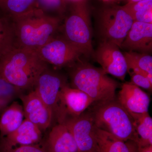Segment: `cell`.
Here are the masks:
<instances>
[{
    "instance_id": "cell-1",
    "label": "cell",
    "mask_w": 152,
    "mask_h": 152,
    "mask_svg": "<svg viewBox=\"0 0 152 152\" xmlns=\"http://www.w3.org/2000/svg\"><path fill=\"white\" fill-rule=\"evenodd\" d=\"M48 65L36 50L14 46L0 56V75L23 91L33 89Z\"/></svg>"
},
{
    "instance_id": "cell-2",
    "label": "cell",
    "mask_w": 152,
    "mask_h": 152,
    "mask_svg": "<svg viewBox=\"0 0 152 152\" xmlns=\"http://www.w3.org/2000/svg\"><path fill=\"white\" fill-rule=\"evenodd\" d=\"M62 19L48 15L36 8L11 20L15 46L38 50L60 30Z\"/></svg>"
},
{
    "instance_id": "cell-3",
    "label": "cell",
    "mask_w": 152,
    "mask_h": 152,
    "mask_svg": "<svg viewBox=\"0 0 152 152\" xmlns=\"http://www.w3.org/2000/svg\"><path fill=\"white\" fill-rule=\"evenodd\" d=\"M89 112L95 126L124 142L137 144L139 137L132 115L118 100L96 103Z\"/></svg>"
},
{
    "instance_id": "cell-4",
    "label": "cell",
    "mask_w": 152,
    "mask_h": 152,
    "mask_svg": "<svg viewBox=\"0 0 152 152\" xmlns=\"http://www.w3.org/2000/svg\"><path fill=\"white\" fill-rule=\"evenodd\" d=\"M70 67L72 88L86 94L94 102H102L116 99V91L119 84L107 75L102 69L89 64L75 63Z\"/></svg>"
},
{
    "instance_id": "cell-5",
    "label": "cell",
    "mask_w": 152,
    "mask_h": 152,
    "mask_svg": "<svg viewBox=\"0 0 152 152\" xmlns=\"http://www.w3.org/2000/svg\"><path fill=\"white\" fill-rule=\"evenodd\" d=\"M71 2L60 28L62 31V37L80 49L83 55L93 56L91 17L86 0Z\"/></svg>"
},
{
    "instance_id": "cell-6",
    "label": "cell",
    "mask_w": 152,
    "mask_h": 152,
    "mask_svg": "<svg viewBox=\"0 0 152 152\" xmlns=\"http://www.w3.org/2000/svg\"><path fill=\"white\" fill-rule=\"evenodd\" d=\"M134 20L123 6H107L101 10L98 20L102 41L110 42L121 48Z\"/></svg>"
},
{
    "instance_id": "cell-7",
    "label": "cell",
    "mask_w": 152,
    "mask_h": 152,
    "mask_svg": "<svg viewBox=\"0 0 152 152\" xmlns=\"http://www.w3.org/2000/svg\"><path fill=\"white\" fill-rule=\"evenodd\" d=\"M47 63L58 67H70L83 54L81 51L62 37L55 36L38 50Z\"/></svg>"
},
{
    "instance_id": "cell-8",
    "label": "cell",
    "mask_w": 152,
    "mask_h": 152,
    "mask_svg": "<svg viewBox=\"0 0 152 152\" xmlns=\"http://www.w3.org/2000/svg\"><path fill=\"white\" fill-rule=\"evenodd\" d=\"M66 84L64 78L48 67L39 76L33 88L51 111L54 121H57L59 110L61 89Z\"/></svg>"
},
{
    "instance_id": "cell-9",
    "label": "cell",
    "mask_w": 152,
    "mask_h": 152,
    "mask_svg": "<svg viewBox=\"0 0 152 152\" xmlns=\"http://www.w3.org/2000/svg\"><path fill=\"white\" fill-rule=\"evenodd\" d=\"M60 124L67 128L80 152H98L94 125L89 113L77 117H67Z\"/></svg>"
},
{
    "instance_id": "cell-10",
    "label": "cell",
    "mask_w": 152,
    "mask_h": 152,
    "mask_svg": "<svg viewBox=\"0 0 152 152\" xmlns=\"http://www.w3.org/2000/svg\"><path fill=\"white\" fill-rule=\"evenodd\" d=\"M115 44L102 41L93 56L107 74L120 80H124L128 72V66L124 54Z\"/></svg>"
},
{
    "instance_id": "cell-11",
    "label": "cell",
    "mask_w": 152,
    "mask_h": 152,
    "mask_svg": "<svg viewBox=\"0 0 152 152\" xmlns=\"http://www.w3.org/2000/svg\"><path fill=\"white\" fill-rule=\"evenodd\" d=\"M94 101L86 94L67 84L61 88L57 121L60 124L67 117H77L84 113Z\"/></svg>"
},
{
    "instance_id": "cell-12",
    "label": "cell",
    "mask_w": 152,
    "mask_h": 152,
    "mask_svg": "<svg viewBox=\"0 0 152 152\" xmlns=\"http://www.w3.org/2000/svg\"><path fill=\"white\" fill-rule=\"evenodd\" d=\"M23 103L25 118L45 132L54 121L51 111L41 99L34 89L19 97Z\"/></svg>"
},
{
    "instance_id": "cell-13",
    "label": "cell",
    "mask_w": 152,
    "mask_h": 152,
    "mask_svg": "<svg viewBox=\"0 0 152 152\" xmlns=\"http://www.w3.org/2000/svg\"><path fill=\"white\" fill-rule=\"evenodd\" d=\"M120 48L144 53L151 52L152 24L134 21Z\"/></svg>"
},
{
    "instance_id": "cell-14",
    "label": "cell",
    "mask_w": 152,
    "mask_h": 152,
    "mask_svg": "<svg viewBox=\"0 0 152 152\" xmlns=\"http://www.w3.org/2000/svg\"><path fill=\"white\" fill-rule=\"evenodd\" d=\"M117 100L130 114L144 113L148 111V95L131 82L122 85Z\"/></svg>"
},
{
    "instance_id": "cell-15",
    "label": "cell",
    "mask_w": 152,
    "mask_h": 152,
    "mask_svg": "<svg viewBox=\"0 0 152 152\" xmlns=\"http://www.w3.org/2000/svg\"><path fill=\"white\" fill-rule=\"evenodd\" d=\"M42 132L37 126L25 118L15 131L4 137H0V144L4 146L37 145L41 141Z\"/></svg>"
},
{
    "instance_id": "cell-16",
    "label": "cell",
    "mask_w": 152,
    "mask_h": 152,
    "mask_svg": "<svg viewBox=\"0 0 152 152\" xmlns=\"http://www.w3.org/2000/svg\"><path fill=\"white\" fill-rule=\"evenodd\" d=\"M48 152H78L75 141L65 126L61 124L54 125L44 143Z\"/></svg>"
},
{
    "instance_id": "cell-17",
    "label": "cell",
    "mask_w": 152,
    "mask_h": 152,
    "mask_svg": "<svg viewBox=\"0 0 152 152\" xmlns=\"http://www.w3.org/2000/svg\"><path fill=\"white\" fill-rule=\"evenodd\" d=\"M94 130L98 152H137V145L134 142L124 141L95 126Z\"/></svg>"
},
{
    "instance_id": "cell-18",
    "label": "cell",
    "mask_w": 152,
    "mask_h": 152,
    "mask_svg": "<svg viewBox=\"0 0 152 152\" xmlns=\"http://www.w3.org/2000/svg\"><path fill=\"white\" fill-rule=\"evenodd\" d=\"M23 105L13 102L1 113L0 117V137L13 132L20 126L24 120Z\"/></svg>"
},
{
    "instance_id": "cell-19",
    "label": "cell",
    "mask_w": 152,
    "mask_h": 152,
    "mask_svg": "<svg viewBox=\"0 0 152 152\" xmlns=\"http://www.w3.org/2000/svg\"><path fill=\"white\" fill-rule=\"evenodd\" d=\"M36 8V0H0V11L13 20Z\"/></svg>"
},
{
    "instance_id": "cell-20",
    "label": "cell",
    "mask_w": 152,
    "mask_h": 152,
    "mask_svg": "<svg viewBox=\"0 0 152 152\" xmlns=\"http://www.w3.org/2000/svg\"><path fill=\"white\" fill-rule=\"evenodd\" d=\"M130 115L134 121L136 132L139 137L137 147L152 145V118L148 113Z\"/></svg>"
},
{
    "instance_id": "cell-21",
    "label": "cell",
    "mask_w": 152,
    "mask_h": 152,
    "mask_svg": "<svg viewBox=\"0 0 152 152\" xmlns=\"http://www.w3.org/2000/svg\"><path fill=\"white\" fill-rule=\"evenodd\" d=\"M15 45L12 22L4 16L0 17V56Z\"/></svg>"
},
{
    "instance_id": "cell-22",
    "label": "cell",
    "mask_w": 152,
    "mask_h": 152,
    "mask_svg": "<svg viewBox=\"0 0 152 152\" xmlns=\"http://www.w3.org/2000/svg\"><path fill=\"white\" fill-rule=\"evenodd\" d=\"M125 58L128 66V71L133 68H137L147 74L152 75V57L144 53L136 52H125Z\"/></svg>"
},
{
    "instance_id": "cell-23",
    "label": "cell",
    "mask_w": 152,
    "mask_h": 152,
    "mask_svg": "<svg viewBox=\"0 0 152 152\" xmlns=\"http://www.w3.org/2000/svg\"><path fill=\"white\" fill-rule=\"evenodd\" d=\"M68 0H36V8L48 15L63 19L68 7Z\"/></svg>"
},
{
    "instance_id": "cell-24",
    "label": "cell",
    "mask_w": 152,
    "mask_h": 152,
    "mask_svg": "<svg viewBox=\"0 0 152 152\" xmlns=\"http://www.w3.org/2000/svg\"><path fill=\"white\" fill-rule=\"evenodd\" d=\"M23 91L9 83L0 75V113L9 104L19 97Z\"/></svg>"
},
{
    "instance_id": "cell-25",
    "label": "cell",
    "mask_w": 152,
    "mask_h": 152,
    "mask_svg": "<svg viewBox=\"0 0 152 152\" xmlns=\"http://www.w3.org/2000/svg\"><path fill=\"white\" fill-rule=\"evenodd\" d=\"M0 152H48L43 147L38 144L29 145L9 147L0 144Z\"/></svg>"
},
{
    "instance_id": "cell-26",
    "label": "cell",
    "mask_w": 152,
    "mask_h": 152,
    "mask_svg": "<svg viewBox=\"0 0 152 152\" xmlns=\"http://www.w3.org/2000/svg\"><path fill=\"white\" fill-rule=\"evenodd\" d=\"M131 76V82L137 86L152 91V83L145 75L133 72H129Z\"/></svg>"
},
{
    "instance_id": "cell-27",
    "label": "cell",
    "mask_w": 152,
    "mask_h": 152,
    "mask_svg": "<svg viewBox=\"0 0 152 152\" xmlns=\"http://www.w3.org/2000/svg\"><path fill=\"white\" fill-rule=\"evenodd\" d=\"M123 7L132 16L136 12L152 8V0H142L135 2L127 3Z\"/></svg>"
},
{
    "instance_id": "cell-28",
    "label": "cell",
    "mask_w": 152,
    "mask_h": 152,
    "mask_svg": "<svg viewBox=\"0 0 152 152\" xmlns=\"http://www.w3.org/2000/svg\"><path fill=\"white\" fill-rule=\"evenodd\" d=\"M132 16L134 21L152 24V8L136 12Z\"/></svg>"
},
{
    "instance_id": "cell-29",
    "label": "cell",
    "mask_w": 152,
    "mask_h": 152,
    "mask_svg": "<svg viewBox=\"0 0 152 152\" xmlns=\"http://www.w3.org/2000/svg\"><path fill=\"white\" fill-rule=\"evenodd\" d=\"M137 152H152V145L138 147Z\"/></svg>"
},
{
    "instance_id": "cell-30",
    "label": "cell",
    "mask_w": 152,
    "mask_h": 152,
    "mask_svg": "<svg viewBox=\"0 0 152 152\" xmlns=\"http://www.w3.org/2000/svg\"><path fill=\"white\" fill-rule=\"evenodd\" d=\"M101 1H103L105 2L113 4L115 3H119L121 1H124V0H101Z\"/></svg>"
},
{
    "instance_id": "cell-31",
    "label": "cell",
    "mask_w": 152,
    "mask_h": 152,
    "mask_svg": "<svg viewBox=\"0 0 152 152\" xmlns=\"http://www.w3.org/2000/svg\"><path fill=\"white\" fill-rule=\"evenodd\" d=\"M142 1V0H127V3L135 2L139 1Z\"/></svg>"
},
{
    "instance_id": "cell-32",
    "label": "cell",
    "mask_w": 152,
    "mask_h": 152,
    "mask_svg": "<svg viewBox=\"0 0 152 152\" xmlns=\"http://www.w3.org/2000/svg\"><path fill=\"white\" fill-rule=\"evenodd\" d=\"M3 16L4 15H3L2 13L0 11V17Z\"/></svg>"
},
{
    "instance_id": "cell-33",
    "label": "cell",
    "mask_w": 152,
    "mask_h": 152,
    "mask_svg": "<svg viewBox=\"0 0 152 152\" xmlns=\"http://www.w3.org/2000/svg\"><path fill=\"white\" fill-rule=\"evenodd\" d=\"M68 1H78V0H68Z\"/></svg>"
},
{
    "instance_id": "cell-34",
    "label": "cell",
    "mask_w": 152,
    "mask_h": 152,
    "mask_svg": "<svg viewBox=\"0 0 152 152\" xmlns=\"http://www.w3.org/2000/svg\"></svg>"
}]
</instances>
